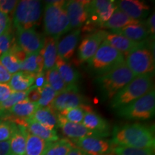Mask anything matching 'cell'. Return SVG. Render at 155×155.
Returning <instances> with one entry per match:
<instances>
[{
	"label": "cell",
	"mask_w": 155,
	"mask_h": 155,
	"mask_svg": "<svg viewBox=\"0 0 155 155\" xmlns=\"http://www.w3.org/2000/svg\"><path fill=\"white\" fill-rule=\"evenodd\" d=\"M113 143L121 147L154 150L155 139L150 128L140 124L116 127L113 130Z\"/></svg>",
	"instance_id": "cell-1"
},
{
	"label": "cell",
	"mask_w": 155,
	"mask_h": 155,
	"mask_svg": "<svg viewBox=\"0 0 155 155\" xmlns=\"http://www.w3.org/2000/svg\"><path fill=\"white\" fill-rule=\"evenodd\" d=\"M44 9L45 33L48 37L59 39L71 30L66 11L67 1H47Z\"/></svg>",
	"instance_id": "cell-2"
},
{
	"label": "cell",
	"mask_w": 155,
	"mask_h": 155,
	"mask_svg": "<svg viewBox=\"0 0 155 155\" xmlns=\"http://www.w3.org/2000/svg\"><path fill=\"white\" fill-rule=\"evenodd\" d=\"M152 89H154L153 75L136 76L112 98L110 106L114 110L119 109L139 99Z\"/></svg>",
	"instance_id": "cell-3"
},
{
	"label": "cell",
	"mask_w": 155,
	"mask_h": 155,
	"mask_svg": "<svg viewBox=\"0 0 155 155\" xmlns=\"http://www.w3.org/2000/svg\"><path fill=\"white\" fill-rule=\"evenodd\" d=\"M135 77L124 63L105 74L97 76L95 82L102 94L107 99L111 100L121 89L130 83Z\"/></svg>",
	"instance_id": "cell-4"
},
{
	"label": "cell",
	"mask_w": 155,
	"mask_h": 155,
	"mask_svg": "<svg viewBox=\"0 0 155 155\" xmlns=\"http://www.w3.org/2000/svg\"><path fill=\"white\" fill-rule=\"evenodd\" d=\"M87 62L89 68L101 75L124 63L125 58L123 54L104 40L96 54Z\"/></svg>",
	"instance_id": "cell-5"
},
{
	"label": "cell",
	"mask_w": 155,
	"mask_h": 155,
	"mask_svg": "<svg viewBox=\"0 0 155 155\" xmlns=\"http://www.w3.org/2000/svg\"><path fill=\"white\" fill-rule=\"evenodd\" d=\"M42 3L38 0L19 1L13 12V24L16 30L34 29L42 17Z\"/></svg>",
	"instance_id": "cell-6"
},
{
	"label": "cell",
	"mask_w": 155,
	"mask_h": 155,
	"mask_svg": "<svg viewBox=\"0 0 155 155\" xmlns=\"http://www.w3.org/2000/svg\"><path fill=\"white\" fill-rule=\"evenodd\" d=\"M125 63L135 76L154 75V48L149 47L146 40L139 47L126 56Z\"/></svg>",
	"instance_id": "cell-7"
},
{
	"label": "cell",
	"mask_w": 155,
	"mask_h": 155,
	"mask_svg": "<svg viewBox=\"0 0 155 155\" xmlns=\"http://www.w3.org/2000/svg\"><path fill=\"white\" fill-rule=\"evenodd\" d=\"M115 111L118 116L126 119L141 121L150 119L155 113L154 88L139 99Z\"/></svg>",
	"instance_id": "cell-8"
},
{
	"label": "cell",
	"mask_w": 155,
	"mask_h": 155,
	"mask_svg": "<svg viewBox=\"0 0 155 155\" xmlns=\"http://www.w3.org/2000/svg\"><path fill=\"white\" fill-rule=\"evenodd\" d=\"M116 9L115 1L112 0H94L87 5L88 19L85 23L84 30L86 32L94 30L96 27H100L109 19Z\"/></svg>",
	"instance_id": "cell-9"
},
{
	"label": "cell",
	"mask_w": 155,
	"mask_h": 155,
	"mask_svg": "<svg viewBox=\"0 0 155 155\" xmlns=\"http://www.w3.org/2000/svg\"><path fill=\"white\" fill-rule=\"evenodd\" d=\"M45 38L35 29L17 30L15 41L27 55L39 53L43 48Z\"/></svg>",
	"instance_id": "cell-10"
},
{
	"label": "cell",
	"mask_w": 155,
	"mask_h": 155,
	"mask_svg": "<svg viewBox=\"0 0 155 155\" xmlns=\"http://www.w3.org/2000/svg\"><path fill=\"white\" fill-rule=\"evenodd\" d=\"M78 148L89 155H109L114 152L113 141L96 137H86L72 140Z\"/></svg>",
	"instance_id": "cell-11"
},
{
	"label": "cell",
	"mask_w": 155,
	"mask_h": 155,
	"mask_svg": "<svg viewBox=\"0 0 155 155\" xmlns=\"http://www.w3.org/2000/svg\"><path fill=\"white\" fill-rule=\"evenodd\" d=\"M107 34L108 32L105 30H98L85 37L78 47L79 61L83 63L90 60L96 54Z\"/></svg>",
	"instance_id": "cell-12"
},
{
	"label": "cell",
	"mask_w": 155,
	"mask_h": 155,
	"mask_svg": "<svg viewBox=\"0 0 155 155\" xmlns=\"http://www.w3.org/2000/svg\"><path fill=\"white\" fill-rule=\"evenodd\" d=\"M86 101V98L78 92V86H76L58 94L50 108L55 112L59 113L68 108L78 107L85 104Z\"/></svg>",
	"instance_id": "cell-13"
},
{
	"label": "cell",
	"mask_w": 155,
	"mask_h": 155,
	"mask_svg": "<svg viewBox=\"0 0 155 155\" xmlns=\"http://www.w3.org/2000/svg\"><path fill=\"white\" fill-rule=\"evenodd\" d=\"M89 1H78L71 0L67 1L65 5L71 29L81 28L88 19L87 5Z\"/></svg>",
	"instance_id": "cell-14"
},
{
	"label": "cell",
	"mask_w": 155,
	"mask_h": 155,
	"mask_svg": "<svg viewBox=\"0 0 155 155\" xmlns=\"http://www.w3.org/2000/svg\"><path fill=\"white\" fill-rule=\"evenodd\" d=\"M58 127L61 129L62 133L65 137H68L72 140L84 138L86 137H96L102 138L98 134L90 131L82 124L70 122L59 114H58Z\"/></svg>",
	"instance_id": "cell-15"
},
{
	"label": "cell",
	"mask_w": 155,
	"mask_h": 155,
	"mask_svg": "<svg viewBox=\"0 0 155 155\" xmlns=\"http://www.w3.org/2000/svg\"><path fill=\"white\" fill-rule=\"evenodd\" d=\"M116 7L130 18L139 20L145 18L150 11V6L139 0L115 1Z\"/></svg>",
	"instance_id": "cell-16"
},
{
	"label": "cell",
	"mask_w": 155,
	"mask_h": 155,
	"mask_svg": "<svg viewBox=\"0 0 155 155\" xmlns=\"http://www.w3.org/2000/svg\"><path fill=\"white\" fill-rule=\"evenodd\" d=\"M82 124L90 131L98 134L101 137H108L110 134L109 123L93 110L85 113Z\"/></svg>",
	"instance_id": "cell-17"
},
{
	"label": "cell",
	"mask_w": 155,
	"mask_h": 155,
	"mask_svg": "<svg viewBox=\"0 0 155 155\" xmlns=\"http://www.w3.org/2000/svg\"><path fill=\"white\" fill-rule=\"evenodd\" d=\"M81 28L75 29L58 41V55L65 61L71 59L74 55L81 36Z\"/></svg>",
	"instance_id": "cell-18"
},
{
	"label": "cell",
	"mask_w": 155,
	"mask_h": 155,
	"mask_svg": "<svg viewBox=\"0 0 155 155\" xmlns=\"http://www.w3.org/2000/svg\"><path fill=\"white\" fill-rule=\"evenodd\" d=\"M113 33L124 36L125 38L136 42H143L150 35V32L144 22L141 21L139 24L131 25L119 30H111Z\"/></svg>",
	"instance_id": "cell-19"
},
{
	"label": "cell",
	"mask_w": 155,
	"mask_h": 155,
	"mask_svg": "<svg viewBox=\"0 0 155 155\" xmlns=\"http://www.w3.org/2000/svg\"><path fill=\"white\" fill-rule=\"evenodd\" d=\"M111 47L115 48L118 51L122 53L124 56H127L128 54L130 53L131 51L135 50L141 45L144 41L140 42H136L129 39L125 38L124 36L120 35L116 33H109L108 32L105 40Z\"/></svg>",
	"instance_id": "cell-20"
},
{
	"label": "cell",
	"mask_w": 155,
	"mask_h": 155,
	"mask_svg": "<svg viewBox=\"0 0 155 155\" xmlns=\"http://www.w3.org/2000/svg\"><path fill=\"white\" fill-rule=\"evenodd\" d=\"M59 39L47 37L45 38L43 48L40 52L44 61V72L55 66L58 56V44Z\"/></svg>",
	"instance_id": "cell-21"
},
{
	"label": "cell",
	"mask_w": 155,
	"mask_h": 155,
	"mask_svg": "<svg viewBox=\"0 0 155 155\" xmlns=\"http://www.w3.org/2000/svg\"><path fill=\"white\" fill-rule=\"evenodd\" d=\"M26 121L27 124L25 128L31 134L36 136L48 142H54L60 139L56 130L50 129L31 119H27Z\"/></svg>",
	"instance_id": "cell-22"
},
{
	"label": "cell",
	"mask_w": 155,
	"mask_h": 155,
	"mask_svg": "<svg viewBox=\"0 0 155 155\" xmlns=\"http://www.w3.org/2000/svg\"><path fill=\"white\" fill-rule=\"evenodd\" d=\"M55 67L67 86H77L80 76L78 73L71 66V64L58 55L56 58Z\"/></svg>",
	"instance_id": "cell-23"
},
{
	"label": "cell",
	"mask_w": 155,
	"mask_h": 155,
	"mask_svg": "<svg viewBox=\"0 0 155 155\" xmlns=\"http://www.w3.org/2000/svg\"><path fill=\"white\" fill-rule=\"evenodd\" d=\"M141 22V21L135 20V19L130 18L116 7L111 17H110L107 22L104 23L101 26V28L116 30L124 28V27L128 26V25L139 24Z\"/></svg>",
	"instance_id": "cell-24"
},
{
	"label": "cell",
	"mask_w": 155,
	"mask_h": 155,
	"mask_svg": "<svg viewBox=\"0 0 155 155\" xmlns=\"http://www.w3.org/2000/svg\"><path fill=\"white\" fill-rule=\"evenodd\" d=\"M30 119L50 129L55 130L56 128L58 127V114L50 107H38Z\"/></svg>",
	"instance_id": "cell-25"
},
{
	"label": "cell",
	"mask_w": 155,
	"mask_h": 155,
	"mask_svg": "<svg viewBox=\"0 0 155 155\" xmlns=\"http://www.w3.org/2000/svg\"><path fill=\"white\" fill-rule=\"evenodd\" d=\"M26 128L23 126L17 125L16 130L9 139L11 154L12 155H25L27 139Z\"/></svg>",
	"instance_id": "cell-26"
},
{
	"label": "cell",
	"mask_w": 155,
	"mask_h": 155,
	"mask_svg": "<svg viewBox=\"0 0 155 155\" xmlns=\"http://www.w3.org/2000/svg\"><path fill=\"white\" fill-rule=\"evenodd\" d=\"M20 71L36 76L44 72L43 58L40 53L28 55L22 62Z\"/></svg>",
	"instance_id": "cell-27"
},
{
	"label": "cell",
	"mask_w": 155,
	"mask_h": 155,
	"mask_svg": "<svg viewBox=\"0 0 155 155\" xmlns=\"http://www.w3.org/2000/svg\"><path fill=\"white\" fill-rule=\"evenodd\" d=\"M35 76L29 73L19 71L12 75L9 85L15 92H20L28 91L33 86Z\"/></svg>",
	"instance_id": "cell-28"
},
{
	"label": "cell",
	"mask_w": 155,
	"mask_h": 155,
	"mask_svg": "<svg viewBox=\"0 0 155 155\" xmlns=\"http://www.w3.org/2000/svg\"><path fill=\"white\" fill-rule=\"evenodd\" d=\"M50 143L31 134L28 131L25 155H43Z\"/></svg>",
	"instance_id": "cell-29"
},
{
	"label": "cell",
	"mask_w": 155,
	"mask_h": 155,
	"mask_svg": "<svg viewBox=\"0 0 155 155\" xmlns=\"http://www.w3.org/2000/svg\"><path fill=\"white\" fill-rule=\"evenodd\" d=\"M45 75L46 83L48 85H50L58 94L69 90L70 88H73V87H76L67 86L66 83L64 82L63 78L60 75L58 69L56 68L55 66L53 68L45 71Z\"/></svg>",
	"instance_id": "cell-30"
},
{
	"label": "cell",
	"mask_w": 155,
	"mask_h": 155,
	"mask_svg": "<svg viewBox=\"0 0 155 155\" xmlns=\"http://www.w3.org/2000/svg\"><path fill=\"white\" fill-rule=\"evenodd\" d=\"M92 111V108L90 106L83 104L78 107L68 108L59 112L60 115L63 116L67 121L73 123L82 124L85 113L87 111Z\"/></svg>",
	"instance_id": "cell-31"
},
{
	"label": "cell",
	"mask_w": 155,
	"mask_h": 155,
	"mask_svg": "<svg viewBox=\"0 0 155 155\" xmlns=\"http://www.w3.org/2000/svg\"><path fill=\"white\" fill-rule=\"evenodd\" d=\"M74 145L72 141L65 139L51 142L46 149L43 155H68Z\"/></svg>",
	"instance_id": "cell-32"
},
{
	"label": "cell",
	"mask_w": 155,
	"mask_h": 155,
	"mask_svg": "<svg viewBox=\"0 0 155 155\" xmlns=\"http://www.w3.org/2000/svg\"><path fill=\"white\" fill-rule=\"evenodd\" d=\"M0 63L10 74H15L20 71L21 62L10 52L0 57Z\"/></svg>",
	"instance_id": "cell-33"
},
{
	"label": "cell",
	"mask_w": 155,
	"mask_h": 155,
	"mask_svg": "<svg viewBox=\"0 0 155 155\" xmlns=\"http://www.w3.org/2000/svg\"><path fill=\"white\" fill-rule=\"evenodd\" d=\"M40 98L37 103L38 107L50 108L58 94L52 88V87L46 83L45 86L40 88Z\"/></svg>",
	"instance_id": "cell-34"
},
{
	"label": "cell",
	"mask_w": 155,
	"mask_h": 155,
	"mask_svg": "<svg viewBox=\"0 0 155 155\" xmlns=\"http://www.w3.org/2000/svg\"><path fill=\"white\" fill-rule=\"evenodd\" d=\"M28 91L29 89L25 91L13 93L8 99L0 104V113L9 111L13 106H15L17 103L26 100Z\"/></svg>",
	"instance_id": "cell-35"
},
{
	"label": "cell",
	"mask_w": 155,
	"mask_h": 155,
	"mask_svg": "<svg viewBox=\"0 0 155 155\" xmlns=\"http://www.w3.org/2000/svg\"><path fill=\"white\" fill-rule=\"evenodd\" d=\"M114 153L116 155H154V150L117 146L114 148Z\"/></svg>",
	"instance_id": "cell-36"
},
{
	"label": "cell",
	"mask_w": 155,
	"mask_h": 155,
	"mask_svg": "<svg viewBox=\"0 0 155 155\" xmlns=\"http://www.w3.org/2000/svg\"><path fill=\"white\" fill-rule=\"evenodd\" d=\"M17 125L13 122L0 120V141H9Z\"/></svg>",
	"instance_id": "cell-37"
},
{
	"label": "cell",
	"mask_w": 155,
	"mask_h": 155,
	"mask_svg": "<svg viewBox=\"0 0 155 155\" xmlns=\"http://www.w3.org/2000/svg\"><path fill=\"white\" fill-rule=\"evenodd\" d=\"M15 42V38L12 29L0 35V57L8 53Z\"/></svg>",
	"instance_id": "cell-38"
},
{
	"label": "cell",
	"mask_w": 155,
	"mask_h": 155,
	"mask_svg": "<svg viewBox=\"0 0 155 155\" xmlns=\"http://www.w3.org/2000/svg\"><path fill=\"white\" fill-rule=\"evenodd\" d=\"M18 2L16 0H0V12L7 15L12 14Z\"/></svg>",
	"instance_id": "cell-39"
},
{
	"label": "cell",
	"mask_w": 155,
	"mask_h": 155,
	"mask_svg": "<svg viewBox=\"0 0 155 155\" xmlns=\"http://www.w3.org/2000/svg\"><path fill=\"white\" fill-rule=\"evenodd\" d=\"M12 29V19L9 15L0 12V35Z\"/></svg>",
	"instance_id": "cell-40"
},
{
	"label": "cell",
	"mask_w": 155,
	"mask_h": 155,
	"mask_svg": "<svg viewBox=\"0 0 155 155\" xmlns=\"http://www.w3.org/2000/svg\"><path fill=\"white\" fill-rule=\"evenodd\" d=\"M14 92L8 83H0V104L8 99Z\"/></svg>",
	"instance_id": "cell-41"
},
{
	"label": "cell",
	"mask_w": 155,
	"mask_h": 155,
	"mask_svg": "<svg viewBox=\"0 0 155 155\" xmlns=\"http://www.w3.org/2000/svg\"><path fill=\"white\" fill-rule=\"evenodd\" d=\"M40 88H36L35 86H32L29 88V91L27 96V100L32 103H38L40 98Z\"/></svg>",
	"instance_id": "cell-42"
},
{
	"label": "cell",
	"mask_w": 155,
	"mask_h": 155,
	"mask_svg": "<svg viewBox=\"0 0 155 155\" xmlns=\"http://www.w3.org/2000/svg\"><path fill=\"white\" fill-rule=\"evenodd\" d=\"M11 78L12 75L0 63V83H7L9 82Z\"/></svg>",
	"instance_id": "cell-43"
},
{
	"label": "cell",
	"mask_w": 155,
	"mask_h": 155,
	"mask_svg": "<svg viewBox=\"0 0 155 155\" xmlns=\"http://www.w3.org/2000/svg\"><path fill=\"white\" fill-rule=\"evenodd\" d=\"M155 15L154 13L151 15V16L147 19V22H145L147 29H148L150 35H152L153 37L154 36L155 33Z\"/></svg>",
	"instance_id": "cell-44"
},
{
	"label": "cell",
	"mask_w": 155,
	"mask_h": 155,
	"mask_svg": "<svg viewBox=\"0 0 155 155\" xmlns=\"http://www.w3.org/2000/svg\"><path fill=\"white\" fill-rule=\"evenodd\" d=\"M46 79L45 75V72L40 73V74L37 75L35 79L34 86L38 88H42L46 84Z\"/></svg>",
	"instance_id": "cell-45"
},
{
	"label": "cell",
	"mask_w": 155,
	"mask_h": 155,
	"mask_svg": "<svg viewBox=\"0 0 155 155\" xmlns=\"http://www.w3.org/2000/svg\"><path fill=\"white\" fill-rule=\"evenodd\" d=\"M0 155H11L9 141H0Z\"/></svg>",
	"instance_id": "cell-46"
},
{
	"label": "cell",
	"mask_w": 155,
	"mask_h": 155,
	"mask_svg": "<svg viewBox=\"0 0 155 155\" xmlns=\"http://www.w3.org/2000/svg\"><path fill=\"white\" fill-rule=\"evenodd\" d=\"M68 155H89V154H87L86 152H85L84 151L81 150V149L74 147L72 150L70 151V152L68 153Z\"/></svg>",
	"instance_id": "cell-47"
},
{
	"label": "cell",
	"mask_w": 155,
	"mask_h": 155,
	"mask_svg": "<svg viewBox=\"0 0 155 155\" xmlns=\"http://www.w3.org/2000/svg\"><path fill=\"white\" fill-rule=\"evenodd\" d=\"M11 155H12V154H11Z\"/></svg>",
	"instance_id": "cell-48"
}]
</instances>
